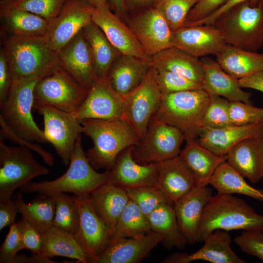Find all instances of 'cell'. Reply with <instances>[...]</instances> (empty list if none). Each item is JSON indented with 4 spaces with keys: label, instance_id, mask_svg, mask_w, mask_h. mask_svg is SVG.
I'll return each mask as SVG.
<instances>
[{
    "label": "cell",
    "instance_id": "1",
    "mask_svg": "<svg viewBox=\"0 0 263 263\" xmlns=\"http://www.w3.org/2000/svg\"><path fill=\"white\" fill-rule=\"evenodd\" d=\"M82 133L89 137L93 147L86 152L94 169L111 170L124 150L138 143L140 138L124 118L88 119L81 121Z\"/></svg>",
    "mask_w": 263,
    "mask_h": 263
},
{
    "label": "cell",
    "instance_id": "2",
    "mask_svg": "<svg viewBox=\"0 0 263 263\" xmlns=\"http://www.w3.org/2000/svg\"><path fill=\"white\" fill-rule=\"evenodd\" d=\"M263 229V215L246 201L233 195H212L203 210L197 243H201L214 230L243 231Z\"/></svg>",
    "mask_w": 263,
    "mask_h": 263
},
{
    "label": "cell",
    "instance_id": "3",
    "mask_svg": "<svg viewBox=\"0 0 263 263\" xmlns=\"http://www.w3.org/2000/svg\"><path fill=\"white\" fill-rule=\"evenodd\" d=\"M106 183L107 171L98 172L90 164L83 150L80 135L75 145L69 167L62 176L52 181H31L19 188L24 193L48 195L72 193L76 196H84Z\"/></svg>",
    "mask_w": 263,
    "mask_h": 263
},
{
    "label": "cell",
    "instance_id": "4",
    "mask_svg": "<svg viewBox=\"0 0 263 263\" xmlns=\"http://www.w3.org/2000/svg\"><path fill=\"white\" fill-rule=\"evenodd\" d=\"M2 48L12 81L36 75H47L59 65L57 53L44 37L6 36Z\"/></svg>",
    "mask_w": 263,
    "mask_h": 263
},
{
    "label": "cell",
    "instance_id": "5",
    "mask_svg": "<svg viewBox=\"0 0 263 263\" xmlns=\"http://www.w3.org/2000/svg\"><path fill=\"white\" fill-rule=\"evenodd\" d=\"M209 98L203 89L163 94L152 117L179 129L185 141L197 139Z\"/></svg>",
    "mask_w": 263,
    "mask_h": 263
},
{
    "label": "cell",
    "instance_id": "6",
    "mask_svg": "<svg viewBox=\"0 0 263 263\" xmlns=\"http://www.w3.org/2000/svg\"><path fill=\"white\" fill-rule=\"evenodd\" d=\"M211 24L228 44L252 52L263 46V7L259 4H239L221 14Z\"/></svg>",
    "mask_w": 263,
    "mask_h": 263
},
{
    "label": "cell",
    "instance_id": "7",
    "mask_svg": "<svg viewBox=\"0 0 263 263\" xmlns=\"http://www.w3.org/2000/svg\"><path fill=\"white\" fill-rule=\"evenodd\" d=\"M46 75H36L12 81L9 93L0 103V117L19 136L32 142H47L43 132L35 122L32 108L34 89Z\"/></svg>",
    "mask_w": 263,
    "mask_h": 263
},
{
    "label": "cell",
    "instance_id": "8",
    "mask_svg": "<svg viewBox=\"0 0 263 263\" xmlns=\"http://www.w3.org/2000/svg\"><path fill=\"white\" fill-rule=\"evenodd\" d=\"M0 135V200L11 198L14 191L34 178L49 172L39 163L30 149L9 146Z\"/></svg>",
    "mask_w": 263,
    "mask_h": 263
},
{
    "label": "cell",
    "instance_id": "9",
    "mask_svg": "<svg viewBox=\"0 0 263 263\" xmlns=\"http://www.w3.org/2000/svg\"><path fill=\"white\" fill-rule=\"evenodd\" d=\"M89 91L58 65L36 85L34 103L48 105L73 113L82 104Z\"/></svg>",
    "mask_w": 263,
    "mask_h": 263
},
{
    "label": "cell",
    "instance_id": "10",
    "mask_svg": "<svg viewBox=\"0 0 263 263\" xmlns=\"http://www.w3.org/2000/svg\"><path fill=\"white\" fill-rule=\"evenodd\" d=\"M184 140L179 129L152 117L144 136L133 146L132 155L139 164L158 163L179 155Z\"/></svg>",
    "mask_w": 263,
    "mask_h": 263
},
{
    "label": "cell",
    "instance_id": "11",
    "mask_svg": "<svg viewBox=\"0 0 263 263\" xmlns=\"http://www.w3.org/2000/svg\"><path fill=\"white\" fill-rule=\"evenodd\" d=\"M34 108L43 116L47 141L53 146L64 165L68 166L75 142L82 133L81 121L73 113L48 105L34 103Z\"/></svg>",
    "mask_w": 263,
    "mask_h": 263
},
{
    "label": "cell",
    "instance_id": "12",
    "mask_svg": "<svg viewBox=\"0 0 263 263\" xmlns=\"http://www.w3.org/2000/svg\"><path fill=\"white\" fill-rule=\"evenodd\" d=\"M162 97L156 70L152 65L142 82L123 96V118L133 127L140 139L144 136L151 118L158 109Z\"/></svg>",
    "mask_w": 263,
    "mask_h": 263
},
{
    "label": "cell",
    "instance_id": "13",
    "mask_svg": "<svg viewBox=\"0 0 263 263\" xmlns=\"http://www.w3.org/2000/svg\"><path fill=\"white\" fill-rule=\"evenodd\" d=\"M94 8L84 0H67L49 22L44 36L49 46L57 53L92 21Z\"/></svg>",
    "mask_w": 263,
    "mask_h": 263
},
{
    "label": "cell",
    "instance_id": "14",
    "mask_svg": "<svg viewBox=\"0 0 263 263\" xmlns=\"http://www.w3.org/2000/svg\"><path fill=\"white\" fill-rule=\"evenodd\" d=\"M130 28L150 57L172 46V31L162 14L153 5L128 18Z\"/></svg>",
    "mask_w": 263,
    "mask_h": 263
},
{
    "label": "cell",
    "instance_id": "15",
    "mask_svg": "<svg viewBox=\"0 0 263 263\" xmlns=\"http://www.w3.org/2000/svg\"><path fill=\"white\" fill-rule=\"evenodd\" d=\"M76 196L79 224L74 237L90 257L91 263H96L98 257L110 245L112 234L93 207L89 195Z\"/></svg>",
    "mask_w": 263,
    "mask_h": 263
},
{
    "label": "cell",
    "instance_id": "16",
    "mask_svg": "<svg viewBox=\"0 0 263 263\" xmlns=\"http://www.w3.org/2000/svg\"><path fill=\"white\" fill-rule=\"evenodd\" d=\"M124 106L123 96L113 89L108 79H97L73 114L80 121L120 118H123Z\"/></svg>",
    "mask_w": 263,
    "mask_h": 263
},
{
    "label": "cell",
    "instance_id": "17",
    "mask_svg": "<svg viewBox=\"0 0 263 263\" xmlns=\"http://www.w3.org/2000/svg\"><path fill=\"white\" fill-rule=\"evenodd\" d=\"M172 46L196 57L216 55L227 44L221 33L211 24L184 26L172 32Z\"/></svg>",
    "mask_w": 263,
    "mask_h": 263
},
{
    "label": "cell",
    "instance_id": "18",
    "mask_svg": "<svg viewBox=\"0 0 263 263\" xmlns=\"http://www.w3.org/2000/svg\"><path fill=\"white\" fill-rule=\"evenodd\" d=\"M92 21L121 54L143 59L151 58L145 52L129 26L109 7H94Z\"/></svg>",
    "mask_w": 263,
    "mask_h": 263
},
{
    "label": "cell",
    "instance_id": "19",
    "mask_svg": "<svg viewBox=\"0 0 263 263\" xmlns=\"http://www.w3.org/2000/svg\"><path fill=\"white\" fill-rule=\"evenodd\" d=\"M133 146L122 151L113 168L107 170V183L125 189L143 186L155 187L157 163L141 164L136 162L132 155Z\"/></svg>",
    "mask_w": 263,
    "mask_h": 263
},
{
    "label": "cell",
    "instance_id": "20",
    "mask_svg": "<svg viewBox=\"0 0 263 263\" xmlns=\"http://www.w3.org/2000/svg\"><path fill=\"white\" fill-rule=\"evenodd\" d=\"M57 53L59 66L90 90L98 79L83 29Z\"/></svg>",
    "mask_w": 263,
    "mask_h": 263
},
{
    "label": "cell",
    "instance_id": "21",
    "mask_svg": "<svg viewBox=\"0 0 263 263\" xmlns=\"http://www.w3.org/2000/svg\"><path fill=\"white\" fill-rule=\"evenodd\" d=\"M204 244L197 251L187 253H175L167 257L165 263H189L202 260L212 263H245L231 247V238L227 231L214 230L204 241Z\"/></svg>",
    "mask_w": 263,
    "mask_h": 263
},
{
    "label": "cell",
    "instance_id": "22",
    "mask_svg": "<svg viewBox=\"0 0 263 263\" xmlns=\"http://www.w3.org/2000/svg\"><path fill=\"white\" fill-rule=\"evenodd\" d=\"M212 196L210 188L196 186L174 203L179 226L188 244L197 243L203 210Z\"/></svg>",
    "mask_w": 263,
    "mask_h": 263
},
{
    "label": "cell",
    "instance_id": "23",
    "mask_svg": "<svg viewBox=\"0 0 263 263\" xmlns=\"http://www.w3.org/2000/svg\"><path fill=\"white\" fill-rule=\"evenodd\" d=\"M252 138H263V121L243 125H231L218 129H202L197 140L212 152L224 156L236 144Z\"/></svg>",
    "mask_w": 263,
    "mask_h": 263
},
{
    "label": "cell",
    "instance_id": "24",
    "mask_svg": "<svg viewBox=\"0 0 263 263\" xmlns=\"http://www.w3.org/2000/svg\"><path fill=\"white\" fill-rule=\"evenodd\" d=\"M164 238L150 231L143 235L112 241L96 263H136L146 258Z\"/></svg>",
    "mask_w": 263,
    "mask_h": 263
},
{
    "label": "cell",
    "instance_id": "25",
    "mask_svg": "<svg viewBox=\"0 0 263 263\" xmlns=\"http://www.w3.org/2000/svg\"><path fill=\"white\" fill-rule=\"evenodd\" d=\"M196 186L194 177L179 155L157 163L155 187L173 203Z\"/></svg>",
    "mask_w": 263,
    "mask_h": 263
},
{
    "label": "cell",
    "instance_id": "26",
    "mask_svg": "<svg viewBox=\"0 0 263 263\" xmlns=\"http://www.w3.org/2000/svg\"><path fill=\"white\" fill-rule=\"evenodd\" d=\"M204 71L203 89L211 95L224 97L230 102L251 104V94L241 87L239 80L225 72L219 64L207 56L200 58Z\"/></svg>",
    "mask_w": 263,
    "mask_h": 263
},
{
    "label": "cell",
    "instance_id": "27",
    "mask_svg": "<svg viewBox=\"0 0 263 263\" xmlns=\"http://www.w3.org/2000/svg\"><path fill=\"white\" fill-rule=\"evenodd\" d=\"M2 32L7 36L44 37L49 22L31 12L20 9L10 0H0Z\"/></svg>",
    "mask_w": 263,
    "mask_h": 263
},
{
    "label": "cell",
    "instance_id": "28",
    "mask_svg": "<svg viewBox=\"0 0 263 263\" xmlns=\"http://www.w3.org/2000/svg\"><path fill=\"white\" fill-rule=\"evenodd\" d=\"M226 162L251 183H258L263 179V138L236 144L228 152Z\"/></svg>",
    "mask_w": 263,
    "mask_h": 263
},
{
    "label": "cell",
    "instance_id": "29",
    "mask_svg": "<svg viewBox=\"0 0 263 263\" xmlns=\"http://www.w3.org/2000/svg\"><path fill=\"white\" fill-rule=\"evenodd\" d=\"M150 59L121 54L107 76L113 89L123 96L136 88L148 74L151 65Z\"/></svg>",
    "mask_w": 263,
    "mask_h": 263
},
{
    "label": "cell",
    "instance_id": "30",
    "mask_svg": "<svg viewBox=\"0 0 263 263\" xmlns=\"http://www.w3.org/2000/svg\"><path fill=\"white\" fill-rule=\"evenodd\" d=\"M89 198L112 236L118 220L130 200L126 189L106 183L90 193Z\"/></svg>",
    "mask_w": 263,
    "mask_h": 263
},
{
    "label": "cell",
    "instance_id": "31",
    "mask_svg": "<svg viewBox=\"0 0 263 263\" xmlns=\"http://www.w3.org/2000/svg\"><path fill=\"white\" fill-rule=\"evenodd\" d=\"M186 142L179 156L193 174L196 186H207L218 167L226 161L227 155L221 156L212 152L197 139Z\"/></svg>",
    "mask_w": 263,
    "mask_h": 263
},
{
    "label": "cell",
    "instance_id": "32",
    "mask_svg": "<svg viewBox=\"0 0 263 263\" xmlns=\"http://www.w3.org/2000/svg\"><path fill=\"white\" fill-rule=\"evenodd\" d=\"M151 65L156 69L176 73L202 84L204 69L199 58L174 47L163 50L151 57Z\"/></svg>",
    "mask_w": 263,
    "mask_h": 263
},
{
    "label": "cell",
    "instance_id": "33",
    "mask_svg": "<svg viewBox=\"0 0 263 263\" xmlns=\"http://www.w3.org/2000/svg\"><path fill=\"white\" fill-rule=\"evenodd\" d=\"M215 56V60L222 68L238 79L263 72V53L227 44Z\"/></svg>",
    "mask_w": 263,
    "mask_h": 263
},
{
    "label": "cell",
    "instance_id": "34",
    "mask_svg": "<svg viewBox=\"0 0 263 263\" xmlns=\"http://www.w3.org/2000/svg\"><path fill=\"white\" fill-rule=\"evenodd\" d=\"M83 33L90 50L97 78L107 79L112 65L121 54L93 21L83 29Z\"/></svg>",
    "mask_w": 263,
    "mask_h": 263
},
{
    "label": "cell",
    "instance_id": "35",
    "mask_svg": "<svg viewBox=\"0 0 263 263\" xmlns=\"http://www.w3.org/2000/svg\"><path fill=\"white\" fill-rule=\"evenodd\" d=\"M151 231L164 236L162 244L168 249L184 248L188 242L182 232L172 203L159 206L148 216Z\"/></svg>",
    "mask_w": 263,
    "mask_h": 263
},
{
    "label": "cell",
    "instance_id": "36",
    "mask_svg": "<svg viewBox=\"0 0 263 263\" xmlns=\"http://www.w3.org/2000/svg\"><path fill=\"white\" fill-rule=\"evenodd\" d=\"M18 212L34 225L41 233L53 226L56 209L54 195L39 194L29 204L23 200L21 191L13 196Z\"/></svg>",
    "mask_w": 263,
    "mask_h": 263
},
{
    "label": "cell",
    "instance_id": "37",
    "mask_svg": "<svg viewBox=\"0 0 263 263\" xmlns=\"http://www.w3.org/2000/svg\"><path fill=\"white\" fill-rule=\"evenodd\" d=\"M41 234L42 246L40 254L42 256L50 258L64 257L83 263H91L90 257L74 236L53 225Z\"/></svg>",
    "mask_w": 263,
    "mask_h": 263
},
{
    "label": "cell",
    "instance_id": "38",
    "mask_svg": "<svg viewBox=\"0 0 263 263\" xmlns=\"http://www.w3.org/2000/svg\"><path fill=\"white\" fill-rule=\"evenodd\" d=\"M209 184L220 194H239L263 203V189L255 188L247 183L241 174L226 161L216 169Z\"/></svg>",
    "mask_w": 263,
    "mask_h": 263
},
{
    "label": "cell",
    "instance_id": "39",
    "mask_svg": "<svg viewBox=\"0 0 263 263\" xmlns=\"http://www.w3.org/2000/svg\"><path fill=\"white\" fill-rule=\"evenodd\" d=\"M150 231L148 217L130 199L116 224L111 242L121 238L143 235Z\"/></svg>",
    "mask_w": 263,
    "mask_h": 263
},
{
    "label": "cell",
    "instance_id": "40",
    "mask_svg": "<svg viewBox=\"0 0 263 263\" xmlns=\"http://www.w3.org/2000/svg\"><path fill=\"white\" fill-rule=\"evenodd\" d=\"M56 209L53 225L75 236L79 224V213L76 195L61 193L54 195Z\"/></svg>",
    "mask_w": 263,
    "mask_h": 263
},
{
    "label": "cell",
    "instance_id": "41",
    "mask_svg": "<svg viewBox=\"0 0 263 263\" xmlns=\"http://www.w3.org/2000/svg\"><path fill=\"white\" fill-rule=\"evenodd\" d=\"M198 0H157L152 5L164 16L174 32L184 27L190 10Z\"/></svg>",
    "mask_w": 263,
    "mask_h": 263
},
{
    "label": "cell",
    "instance_id": "42",
    "mask_svg": "<svg viewBox=\"0 0 263 263\" xmlns=\"http://www.w3.org/2000/svg\"><path fill=\"white\" fill-rule=\"evenodd\" d=\"M126 189L130 199L147 217L161 204L173 203L155 187L143 186Z\"/></svg>",
    "mask_w": 263,
    "mask_h": 263
},
{
    "label": "cell",
    "instance_id": "43",
    "mask_svg": "<svg viewBox=\"0 0 263 263\" xmlns=\"http://www.w3.org/2000/svg\"><path fill=\"white\" fill-rule=\"evenodd\" d=\"M230 101L218 95H211L205 112L202 129H218L232 125L230 118Z\"/></svg>",
    "mask_w": 263,
    "mask_h": 263
},
{
    "label": "cell",
    "instance_id": "44",
    "mask_svg": "<svg viewBox=\"0 0 263 263\" xmlns=\"http://www.w3.org/2000/svg\"><path fill=\"white\" fill-rule=\"evenodd\" d=\"M155 69L157 81L162 94L203 89L202 84L185 76L166 70Z\"/></svg>",
    "mask_w": 263,
    "mask_h": 263
},
{
    "label": "cell",
    "instance_id": "45",
    "mask_svg": "<svg viewBox=\"0 0 263 263\" xmlns=\"http://www.w3.org/2000/svg\"><path fill=\"white\" fill-rule=\"evenodd\" d=\"M16 7L50 22L56 17L67 0H10Z\"/></svg>",
    "mask_w": 263,
    "mask_h": 263
},
{
    "label": "cell",
    "instance_id": "46",
    "mask_svg": "<svg viewBox=\"0 0 263 263\" xmlns=\"http://www.w3.org/2000/svg\"><path fill=\"white\" fill-rule=\"evenodd\" d=\"M19 232L16 223L9 226V231L0 248V263H28L29 257L17 255L23 249Z\"/></svg>",
    "mask_w": 263,
    "mask_h": 263
},
{
    "label": "cell",
    "instance_id": "47",
    "mask_svg": "<svg viewBox=\"0 0 263 263\" xmlns=\"http://www.w3.org/2000/svg\"><path fill=\"white\" fill-rule=\"evenodd\" d=\"M230 118L232 125H243L263 121V108L241 101L230 102Z\"/></svg>",
    "mask_w": 263,
    "mask_h": 263
},
{
    "label": "cell",
    "instance_id": "48",
    "mask_svg": "<svg viewBox=\"0 0 263 263\" xmlns=\"http://www.w3.org/2000/svg\"><path fill=\"white\" fill-rule=\"evenodd\" d=\"M234 241L243 252L263 261V229L243 231Z\"/></svg>",
    "mask_w": 263,
    "mask_h": 263
},
{
    "label": "cell",
    "instance_id": "49",
    "mask_svg": "<svg viewBox=\"0 0 263 263\" xmlns=\"http://www.w3.org/2000/svg\"><path fill=\"white\" fill-rule=\"evenodd\" d=\"M16 224L24 249L40 254L42 246L41 232L23 216Z\"/></svg>",
    "mask_w": 263,
    "mask_h": 263
},
{
    "label": "cell",
    "instance_id": "50",
    "mask_svg": "<svg viewBox=\"0 0 263 263\" xmlns=\"http://www.w3.org/2000/svg\"><path fill=\"white\" fill-rule=\"evenodd\" d=\"M0 134L5 139L17 143L20 146L26 147L38 154L44 163L48 166H52L54 164L55 160L53 155L49 152L43 149L41 146L35 143L25 140L17 134L0 117Z\"/></svg>",
    "mask_w": 263,
    "mask_h": 263
},
{
    "label": "cell",
    "instance_id": "51",
    "mask_svg": "<svg viewBox=\"0 0 263 263\" xmlns=\"http://www.w3.org/2000/svg\"><path fill=\"white\" fill-rule=\"evenodd\" d=\"M227 0H198L188 13L185 24L202 20L211 15Z\"/></svg>",
    "mask_w": 263,
    "mask_h": 263
},
{
    "label": "cell",
    "instance_id": "52",
    "mask_svg": "<svg viewBox=\"0 0 263 263\" xmlns=\"http://www.w3.org/2000/svg\"><path fill=\"white\" fill-rule=\"evenodd\" d=\"M12 83L8 60L3 49L0 51V103L7 97Z\"/></svg>",
    "mask_w": 263,
    "mask_h": 263
},
{
    "label": "cell",
    "instance_id": "53",
    "mask_svg": "<svg viewBox=\"0 0 263 263\" xmlns=\"http://www.w3.org/2000/svg\"><path fill=\"white\" fill-rule=\"evenodd\" d=\"M18 210L11 198L0 200V230L15 223Z\"/></svg>",
    "mask_w": 263,
    "mask_h": 263
},
{
    "label": "cell",
    "instance_id": "54",
    "mask_svg": "<svg viewBox=\"0 0 263 263\" xmlns=\"http://www.w3.org/2000/svg\"><path fill=\"white\" fill-rule=\"evenodd\" d=\"M260 0H227L222 6L209 16L199 21L186 24L184 26L199 24H211L214 20L223 13L242 3L249 1L254 4H258Z\"/></svg>",
    "mask_w": 263,
    "mask_h": 263
},
{
    "label": "cell",
    "instance_id": "55",
    "mask_svg": "<svg viewBox=\"0 0 263 263\" xmlns=\"http://www.w3.org/2000/svg\"><path fill=\"white\" fill-rule=\"evenodd\" d=\"M239 80L242 88L252 89L263 93V72L252 74Z\"/></svg>",
    "mask_w": 263,
    "mask_h": 263
},
{
    "label": "cell",
    "instance_id": "56",
    "mask_svg": "<svg viewBox=\"0 0 263 263\" xmlns=\"http://www.w3.org/2000/svg\"><path fill=\"white\" fill-rule=\"evenodd\" d=\"M111 10L123 20L128 19L125 0H107Z\"/></svg>",
    "mask_w": 263,
    "mask_h": 263
},
{
    "label": "cell",
    "instance_id": "57",
    "mask_svg": "<svg viewBox=\"0 0 263 263\" xmlns=\"http://www.w3.org/2000/svg\"><path fill=\"white\" fill-rule=\"evenodd\" d=\"M157 0H125L126 6L129 11H139L152 6Z\"/></svg>",
    "mask_w": 263,
    "mask_h": 263
},
{
    "label": "cell",
    "instance_id": "58",
    "mask_svg": "<svg viewBox=\"0 0 263 263\" xmlns=\"http://www.w3.org/2000/svg\"><path fill=\"white\" fill-rule=\"evenodd\" d=\"M28 263H56L53 262L50 258L42 256L41 254L32 253V255L29 257Z\"/></svg>",
    "mask_w": 263,
    "mask_h": 263
},
{
    "label": "cell",
    "instance_id": "59",
    "mask_svg": "<svg viewBox=\"0 0 263 263\" xmlns=\"http://www.w3.org/2000/svg\"><path fill=\"white\" fill-rule=\"evenodd\" d=\"M94 7H109L107 0H84Z\"/></svg>",
    "mask_w": 263,
    "mask_h": 263
},
{
    "label": "cell",
    "instance_id": "60",
    "mask_svg": "<svg viewBox=\"0 0 263 263\" xmlns=\"http://www.w3.org/2000/svg\"><path fill=\"white\" fill-rule=\"evenodd\" d=\"M258 4L263 7V0H260Z\"/></svg>",
    "mask_w": 263,
    "mask_h": 263
}]
</instances>
